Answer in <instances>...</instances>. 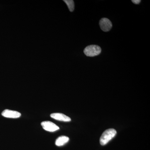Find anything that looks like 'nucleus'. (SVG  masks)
Segmentation results:
<instances>
[{
    "label": "nucleus",
    "instance_id": "1",
    "mask_svg": "<svg viewBox=\"0 0 150 150\" xmlns=\"http://www.w3.org/2000/svg\"><path fill=\"white\" fill-rule=\"evenodd\" d=\"M117 134L116 130L113 129H109L105 130L103 133L100 139V143L102 146L107 144L110 140L115 137Z\"/></svg>",
    "mask_w": 150,
    "mask_h": 150
},
{
    "label": "nucleus",
    "instance_id": "2",
    "mask_svg": "<svg viewBox=\"0 0 150 150\" xmlns=\"http://www.w3.org/2000/svg\"><path fill=\"white\" fill-rule=\"evenodd\" d=\"M84 53L88 57L98 56L101 52L100 47L97 45H92L87 46L84 50Z\"/></svg>",
    "mask_w": 150,
    "mask_h": 150
},
{
    "label": "nucleus",
    "instance_id": "3",
    "mask_svg": "<svg viewBox=\"0 0 150 150\" xmlns=\"http://www.w3.org/2000/svg\"><path fill=\"white\" fill-rule=\"evenodd\" d=\"M41 125L44 130L49 132H54L59 129V126L51 121H43Z\"/></svg>",
    "mask_w": 150,
    "mask_h": 150
},
{
    "label": "nucleus",
    "instance_id": "4",
    "mask_svg": "<svg viewBox=\"0 0 150 150\" xmlns=\"http://www.w3.org/2000/svg\"><path fill=\"white\" fill-rule=\"evenodd\" d=\"M100 28L104 32H108L111 29L112 27L111 22L107 18H102L99 22Z\"/></svg>",
    "mask_w": 150,
    "mask_h": 150
},
{
    "label": "nucleus",
    "instance_id": "5",
    "mask_svg": "<svg viewBox=\"0 0 150 150\" xmlns=\"http://www.w3.org/2000/svg\"><path fill=\"white\" fill-rule=\"evenodd\" d=\"M2 115L6 118H16L21 116V113L15 110L6 109L2 112Z\"/></svg>",
    "mask_w": 150,
    "mask_h": 150
},
{
    "label": "nucleus",
    "instance_id": "6",
    "mask_svg": "<svg viewBox=\"0 0 150 150\" xmlns=\"http://www.w3.org/2000/svg\"><path fill=\"white\" fill-rule=\"evenodd\" d=\"M51 118L58 121H64V122H69L71 121L70 117L67 115L61 113H54L51 114Z\"/></svg>",
    "mask_w": 150,
    "mask_h": 150
},
{
    "label": "nucleus",
    "instance_id": "7",
    "mask_svg": "<svg viewBox=\"0 0 150 150\" xmlns=\"http://www.w3.org/2000/svg\"><path fill=\"white\" fill-rule=\"evenodd\" d=\"M69 140V137L64 136H61L56 139L55 144L58 146H61L68 143Z\"/></svg>",
    "mask_w": 150,
    "mask_h": 150
},
{
    "label": "nucleus",
    "instance_id": "8",
    "mask_svg": "<svg viewBox=\"0 0 150 150\" xmlns=\"http://www.w3.org/2000/svg\"><path fill=\"white\" fill-rule=\"evenodd\" d=\"M67 4L68 8L71 12H73L74 10V3L73 0H64V1Z\"/></svg>",
    "mask_w": 150,
    "mask_h": 150
},
{
    "label": "nucleus",
    "instance_id": "9",
    "mask_svg": "<svg viewBox=\"0 0 150 150\" xmlns=\"http://www.w3.org/2000/svg\"><path fill=\"white\" fill-rule=\"evenodd\" d=\"M141 1H140V0H132V2L134 3V4H139L141 2Z\"/></svg>",
    "mask_w": 150,
    "mask_h": 150
}]
</instances>
